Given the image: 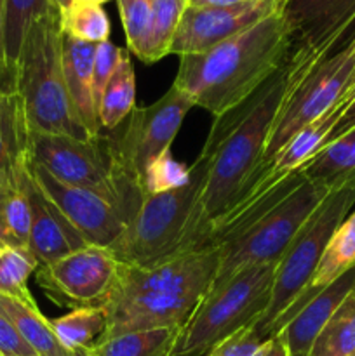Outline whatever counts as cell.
I'll return each mask as SVG.
<instances>
[{"label":"cell","instance_id":"1","mask_svg":"<svg viewBox=\"0 0 355 356\" xmlns=\"http://www.w3.org/2000/svg\"><path fill=\"white\" fill-rule=\"evenodd\" d=\"M298 63H287L244 106L216 118L207 136L212 146L207 179L191 219L183 254L204 249L209 226L225 214L256 181L271 125L284 104Z\"/></svg>","mask_w":355,"mask_h":356},{"label":"cell","instance_id":"2","mask_svg":"<svg viewBox=\"0 0 355 356\" xmlns=\"http://www.w3.org/2000/svg\"><path fill=\"white\" fill-rule=\"evenodd\" d=\"M292 37L281 9L198 54L180 56L174 86L195 106L225 117L244 106L287 63Z\"/></svg>","mask_w":355,"mask_h":356},{"label":"cell","instance_id":"3","mask_svg":"<svg viewBox=\"0 0 355 356\" xmlns=\"http://www.w3.org/2000/svg\"><path fill=\"white\" fill-rule=\"evenodd\" d=\"M218 266V249L191 250L152 266L118 263L103 305L108 315L103 341L139 330L183 327L212 287Z\"/></svg>","mask_w":355,"mask_h":356},{"label":"cell","instance_id":"4","mask_svg":"<svg viewBox=\"0 0 355 356\" xmlns=\"http://www.w3.org/2000/svg\"><path fill=\"white\" fill-rule=\"evenodd\" d=\"M28 131L93 138L79 120L63 72V24L56 7L31 24L14 79Z\"/></svg>","mask_w":355,"mask_h":356},{"label":"cell","instance_id":"5","mask_svg":"<svg viewBox=\"0 0 355 356\" xmlns=\"http://www.w3.org/2000/svg\"><path fill=\"white\" fill-rule=\"evenodd\" d=\"M28 156L70 186L106 197L129 222L145 198L141 186L124 165L117 136L73 138L28 131Z\"/></svg>","mask_w":355,"mask_h":356},{"label":"cell","instance_id":"6","mask_svg":"<svg viewBox=\"0 0 355 356\" xmlns=\"http://www.w3.org/2000/svg\"><path fill=\"white\" fill-rule=\"evenodd\" d=\"M211 156L212 146L205 143L200 155L190 165L187 184L143 198L132 221L108 247L118 263L152 266L183 254L195 207L207 179Z\"/></svg>","mask_w":355,"mask_h":356},{"label":"cell","instance_id":"7","mask_svg":"<svg viewBox=\"0 0 355 356\" xmlns=\"http://www.w3.org/2000/svg\"><path fill=\"white\" fill-rule=\"evenodd\" d=\"M355 209V177L333 186L275 268L270 302L254 323L265 339L277 336L284 316L308 289L331 236Z\"/></svg>","mask_w":355,"mask_h":356},{"label":"cell","instance_id":"8","mask_svg":"<svg viewBox=\"0 0 355 356\" xmlns=\"http://www.w3.org/2000/svg\"><path fill=\"white\" fill-rule=\"evenodd\" d=\"M277 264H253L211 289L181 329L171 356H204L240 329L254 325L270 302Z\"/></svg>","mask_w":355,"mask_h":356},{"label":"cell","instance_id":"9","mask_svg":"<svg viewBox=\"0 0 355 356\" xmlns=\"http://www.w3.org/2000/svg\"><path fill=\"white\" fill-rule=\"evenodd\" d=\"M289 58L298 63V68L284 104L271 125L258 176L270 165L296 132L340 103L355 82V35L326 58L299 52H292Z\"/></svg>","mask_w":355,"mask_h":356},{"label":"cell","instance_id":"10","mask_svg":"<svg viewBox=\"0 0 355 356\" xmlns=\"http://www.w3.org/2000/svg\"><path fill=\"white\" fill-rule=\"evenodd\" d=\"M331 190L327 184L303 181L246 232L218 247L219 266L211 289L253 264H277Z\"/></svg>","mask_w":355,"mask_h":356},{"label":"cell","instance_id":"11","mask_svg":"<svg viewBox=\"0 0 355 356\" xmlns=\"http://www.w3.org/2000/svg\"><path fill=\"white\" fill-rule=\"evenodd\" d=\"M118 261L106 247L87 245L35 271L38 287L63 308L103 306L113 287Z\"/></svg>","mask_w":355,"mask_h":356},{"label":"cell","instance_id":"12","mask_svg":"<svg viewBox=\"0 0 355 356\" xmlns=\"http://www.w3.org/2000/svg\"><path fill=\"white\" fill-rule=\"evenodd\" d=\"M194 106L191 97L173 83L160 99L150 106L134 108L129 115L127 125L117 136L118 152L139 186L150 163L169 153L184 117Z\"/></svg>","mask_w":355,"mask_h":356},{"label":"cell","instance_id":"13","mask_svg":"<svg viewBox=\"0 0 355 356\" xmlns=\"http://www.w3.org/2000/svg\"><path fill=\"white\" fill-rule=\"evenodd\" d=\"M291 30V52L331 54L355 35V0H282Z\"/></svg>","mask_w":355,"mask_h":356},{"label":"cell","instance_id":"14","mask_svg":"<svg viewBox=\"0 0 355 356\" xmlns=\"http://www.w3.org/2000/svg\"><path fill=\"white\" fill-rule=\"evenodd\" d=\"M30 170L38 186L59 207L89 245L110 247L127 226L122 212L103 195L86 188L70 186L56 179L44 167L31 162Z\"/></svg>","mask_w":355,"mask_h":356},{"label":"cell","instance_id":"15","mask_svg":"<svg viewBox=\"0 0 355 356\" xmlns=\"http://www.w3.org/2000/svg\"><path fill=\"white\" fill-rule=\"evenodd\" d=\"M282 0H249L230 7L188 6L171 44V54H198L281 9Z\"/></svg>","mask_w":355,"mask_h":356},{"label":"cell","instance_id":"16","mask_svg":"<svg viewBox=\"0 0 355 356\" xmlns=\"http://www.w3.org/2000/svg\"><path fill=\"white\" fill-rule=\"evenodd\" d=\"M21 186L30 204V242L28 252L35 257L38 266L51 264L75 250L84 249L89 243L75 229V226L59 211L58 205L38 186L30 163H24L21 170Z\"/></svg>","mask_w":355,"mask_h":356},{"label":"cell","instance_id":"17","mask_svg":"<svg viewBox=\"0 0 355 356\" xmlns=\"http://www.w3.org/2000/svg\"><path fill=\"white\" fill-rule=\"evenodd\" d=\"M354 291L355 268H352L317 294H303L294 308L284 316L277 332L289 355L308 356L319 334Z\"/></svg>","mask_w":355,"mask_h":356},{"label":"cell","instance_id":"18","mask_svg":"<svg viewBox=\"0 0 355 356\" xmlns=\"http://www.w3.org/2000/svg\"><path fill=\"white\" fill-rule=\"evenodd\" d=\"M96 45L77 40L63 31V72H65L66 89L77 117L93 138L103 132L97 117V103L94 97L93 83Z\"/></svg>","mask_w":355,"mask_h":356},{"label":"cell","instance_id":"19","mask_svg":"<svg viewBox=\"0 0 355 356\" xmlns=\"http://www.w3.org/2000/svg\"><path fill=\"white\" fill-rule=\"evenodd\" d=\"M28 159V125L16 92L0 90V191L17 184Z\"/></svg>","mask_w":355,"mask_h":356},{"label":"cell","instance_id":"20","mask_svg":"<svg viewBox=\"0 0 355 356\" xmlns=\"http://www.w3.org/2000/svg\"><path fill=\"white\" fill-rule=\"evenodd\" d=\"M0 312L13 322L19 336L38 356H75L59 343L51 320L42 315L35 299L21 301L0 294Z\"/></svg>","mask_w":355,"mask_h":356},{"label":"cell","instance_id":"21","mask_svg":"<svg viewBox=\"0 0 355 356\" xmlns=\"http://www.w3.org/2000/svg\"><path fill=\"white\" fill-rule=\"evenodd\" d=\"M59 343L73 355H84L101 343L106 334L108 315L104 306H87L72 309L59 318L51 320Z\"/></svg>","mask_w":355,"mask_h":356},{"label":"cell","instance_id":"22","mask_svg":"<svg viewBox=\"0 0 355 356\" xmlns=\"http://www.w3.org/2000/svg\"><path fill=\"white\" fill-rule=\"evenodd\" d=\"M3 9V52L7 73L14 86L17 61L31 24L51 9L49 0H2Z\"/></svg>","mask_w":355,"mask_h":356},{"label":"cell","instance_id":"23","mask_svg":"<svg viewBox=\"0 0 355 356\" xmlns=\"http://www.w3.org/2000/svg\"><path fill=\"white\" fill-rule=\"evenodd\" d=\"M136 103V75L129 52H122L113 76L104 87L97 104V117L101 129L115 131L134 110Z\"/></svg>","mask_w":355,"mask_h":356},{"label":"cell","instance_id":"24","mask_svg":"<svg viewBox=\"0 0 355 356\" xmlns=\"http://www.w3.org/2000/svg\"><path fill=\"white\" fill-rule=\"evenodd\" d=\"M306 179L336 186L355 177V127L327 143L308 163L301 167Z\"/></svg>","mask_w":355,"mask_h":356},{"label":"cell","instance_id":"25","mask_svg":"<svg viewBox=\"0 0 355 356\" xmlns=\"http://www.w3.org/2000/svg\"><path fill=\"white\" fill-rule=\"evenodd\" d=\"M183 327L139 330L108 337L87 351L90 356H171Z\"/></svg>","mask_w":355,"mask_h":356},{"label":"cell","instance_id":"26","mask_svg":"<svg viewBox=\"0 0 355 356\" xmlns=\"http://www.w3.org/2000/svg\"><path fill=\"white\" fill-rule=\"evenodd\" d=\"M352 268H355V209L331 236L305 294H317L320 289L333 284Z\"/></svg>","mask_w":355,"mask_h":356},{"label":"cell","instance_id":"27","mask_svg":"<svg viewBox=\"0 0 355 356\" xmlns=\"http://www.w3.org/2000/svg\"><path fill=\"white\" fill-rule=\"evenodd\" d=\"M152 2V24L148 42L143 52V63H157L171 54L178 26L190 0H150Z\"/></svg>","mask_w":355,"mask_h":356},{"label":"cell","instance_id":"28","mask_svg":"<svg viewBox=\"0 0 355 356\" xmlns=\"http://www.w3.org/2000/svg\"><path fill=\"white\" fill-rule=\"evenodd\" d=\"M30 222V204L19 176L17 184L0 191V245L28 250Z\"/></svg>","mask_w":355,"mask_h":356},{"label":"cell","instance_id":"29","mask_svg":"<svg viewBox=\"0 0 355 356\" xmlns=\"http://www.w3.org/2000/svg\"><path fill=\"white\" fill-rule=\"evenodd\" d=\"M355 353V301L348 298L327 322L308 356H352Z\"/></svg>","mask_w":355,"mask_h":356},{"label":"cell","instance_id":"30","mask_svg":"<svg viewBox=\"0 0 355 356\" xmlns=\"http://www.w3.org/2000/svg\"><path fill=\"white\" fill-rule=\"evenodd\" d=\"M37 268L38 263L26 249L0 247V294L33 301V296L28 291V278Z\"/></svg>","mask_w":355,"mask_h":356},{"label":"cell","instance_id":"31","mask_svg":"<svg viewBox=\"0 0 355 356\" xmlns=\"http://www.w3.org/2000/svg\"><path fill=\"white\" fill-rule=\"evenodd\" d=\"M63 31L77 40L101 44L110 38V19L101 6L96 3H75L61 16Z\"/></svg>","mask_w":355,"mask_h":356},{"label":"cell","instance_id":"32","mask_svg":"<svg viewBox=\"0 0 355 356\" xmlns=\"http://www.w3.org/2000/svg\"><path fill=\"white\" fill-rule=\"evenodd\" d=\"M127 47L136 58L141 59L152 24V2L150 0H117Z\"/></svg>","mask_w":355,"mask_h":356},{"label":"cell","instance_id":"33","mask_svg":"<svg viewBox=\"0 0 355 356\" xmlns=\"http://www.w3.org/2000/svg\"><path fill=\"white\" fill-rule=\"evenodd\" d=\"M188 179H190V167L176 162L173 155H171V152L164 153L155 162L150 163V167L146 169L141 181L143 195L148 197V195L174 190V188L187 184Z\"/></svg>","mask_w":355,"mask_h":356},{"label":"cell","instance_id":"34","mask_svg":"<svg viewBox=\"0 0 355 356\" xmlns=\"http://www.w3.org/2000/svg\"><path fill=\"white\" fill-rule=\"evenodd\" d=\"M270 339H265L253 325L240 329L207 351L204 356H263Z\"/></svg>","mask_w":355,"mask_h":356},{"label":"cell","instance_id":"35","mask_svg":"<svg viewBox=\"0 0 355 356\" xmlns=\"http://www.w3.org/2000/svg\"><path fill=\"white\" fill-rule=\"evenodd\" d=\"M124 49L117 47L111 44L110 40L101 42L96 45V56H94V68H93V83H94V97L96 103L100 104L101 94H103L104 87L110 82L113 76L115 70H117L118 61L122 58Z\"/></svg>","mask_w":355,"mask_h":356},{"label":"cell","instance_id":"36","mask_svg":"<svg viewBox=\"0 0 355 356\" xmlns=\"http://www.w3.org/2000/svg\"><path fill=\"white\" fill-rule=\"evenodd\" d=\"M0 355L2 356H38L19 336L16 327L0 312Z\"/></svg>","mask_w":355,"mask_h":356},{"label":"cell","instance_id":"37","mask_svg":"<svg viewBox=\"0 0 355 356\" xmlns=\"http://www.w3.org/2000/svg\"><path fill=\"white\" fill-rule=\"evenodd\" d=\"M0 90H9V92H14V86H13V82H10L9 73H7L6 52H3V9H2V0H0Z\"/></svg>","mask_w":355,"mask_h":356},{"label":"cell","instance_id":"38","mask_svg":"<svg viewBox=\"0 0 355 356\" xmlns=\"http://www.w3.org/2000/svg\"><path fill=\"white\" fill-rule=\"evenodd\" d=\"M355 127V97L350 101V104L347 106V110H345L343 117H341L340 124L336 125V129L333 131V134H331L329 141H333V139L340 138V136H343L345 132H348L350 129ZM327 141V143H329Z\"/></svg>","mask_w":355,"mask_h":356},{"label":"cell","instance_id":"39","mask_svg":"<svg viewBox=\"0 0 355 356\" xmlns=\"http://www.w3.org/2000/svg\"><path fill=\"white\" fill-rule=\"evenodd\" d=\"M263 356H291V355H289L287 348L284 346V343H282V341L275 336L268 341L267 350H265Z\"/></svg>","mask_w":355,"mask_h":356},{"label":"cell","instance_id":"40","mask_svg":"<svg viewBox=\"0 0 355 356\" xmlns=\"http://www.w3.org/2000/svg\"><path fill=\"white\" fill-rule=\"evenodd\" d=\"M249 2V0H190V6L194 7H230L237 3Z\"/></svg>","mask_w":355,"mask_h":356},{"label":"cell","instance_id":"41","mask_svg":"<svg viewBox=\"0 0 355 356\" xmlns=\"http://www.w3.org/2000/svg\"><path fill=\"white\" fill-rule=\"evenodd\" d=\"M49 2H51L52 7H56L61 13V16L75 6V0H49Z\"/></svg>","mask_w":355,"mask_h":356},{"label":"cell","instance_id":"42","mask_svg":"<svg viewBox=\"0 0 355 356\" xmlns=\"http://www.w3.org/2000/svg\"><path fill=\"white\" fill-rule=\"evenodd\" d=\"M108 0H75V3H96V6H103Z\"/></svg>","mask_w":355,"mask_h":356},{"label":"cell","instance_id":"43","mask_svg":"<svg viewBox=\"0 0 355 356\" xmlns=\"http://www.w3.org/2000/svg\"><path fill=\"white\" fill-rule=\"evenodd\" d=\"M75 356H90V355H87V353H84V355H75Z\"/></svg>","mask_w":355,"mask_h":356},{"label":"cell","instance_id":"44","mask_svg":"<svg viewBox=\"0 0 355 356\" xmlns=\"http://www.w3.org/2000/svg\"><path fill=\"white\" fill-rule=\"evenodd\" d=\"M352 298H354V301H355V291H354V292H352Z\"/></svg>","mask_w":355,"mask_h":356},{"label":"cell","instance_id":"45","mask_svg":"<svg viewBox=\"0 0 355 356\" xmlns=\"http://www.w3.org/2000/svg\"><path fill=\"white\" fill-rule=\"evenodd\" d=\"M352 356H355V353H354V355H352Z\"/></svg>","mask_w":355,"mask_h":356},{"label":"cell","instance_id":"46","mask_svg":"<svg viewBox=\"0 0 355 356\" xmlns=\"http://www.w3.org/2000/svg\"><path fill=\"white\" fill-rule=\"evenodd\" d=\"M0 356H2V355H0Z\"/></svg>","mask_w":355,"mask_h":356},{"label":"cell","instance_id":"47","mask_svg":"<svg viewBox=\"0 0 355 356\" xmlns=\"http://www.w3.org/2000/svg\"><path fill=\"white\" fill-rule=\"evenodd\" d=\"M0 247H2V245H0Z\"/></svg>","mask_w":355,"mask_h":356}]
</instances>
